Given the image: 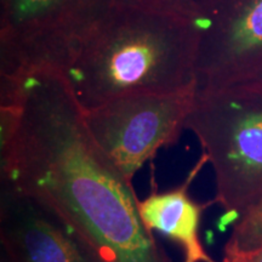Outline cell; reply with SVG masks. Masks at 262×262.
Listing matches in <instances>:
<instances>
[{
	"instance_id": "cell-1",
	"label": "cell",
	"mask_w": 262,
	"mask_h": 262,
	"mask_svg": "<svg viewBox=\"0 0 262 262\" xmlns=\"http://www.w3.org/2000/svg\"><path fill=\"white\" fill-rule=\"evenodd\" d=\"M19 100L17 131L0 145L2 183L60 219L98 262H172L143 224L133 182L91 139L64 75L29 73Z\"/></svg>"
},
{
	"instance_id": "cell-2",
	"label": "cell",
	"mask_w": 262,
	"mask_h": 262,
	"mask_svg": "<svg viewBox=\"0 0 262 262\" xmlns=\"http://www.w3.org/2000/svg\"><path fill=\"white\" fill-rule=\"evenodd\" d=\"M196 49L194 19L114 0L62 74L83 111L127 94L195 91Z\"/></svg>"
},
{
	"instance_id": "cell-3",
	"label": "cell",
	"mask_w": 262,
	"mask_h": 262,
	"mask_svg": "<svg viewBox=\"0 0 262 262\" xmlns=\"http://www.w3.org/2000/svg\"><path fill=\"white\" fill-rule=\"evenodd\" d=\"M185 129L214 169L221 224H234L262 199V80L195 91Z\"/></svg>"
},
{
	"instance_id": "cell-4",
	"label": "cell",
	"mask_w": 262,
	"mask_h": 262,
	"mask_svg": "<svg viewBox=\"0 0 262 262\" xmlns=\"http://www.w3.org/2000/svg\"><path fill=\"white\" fill-rule=\"evenodd\" d=\"M114 0H0V98L26 75L67 70Z\"/></svg>"
},
{
	"instance_id": "cell-5",
	"label": "cell",
	"mask_w": 262,
	"mask_h": 262,
	"mask_svg": "<svg viewBox=\"0 0 262 262\" xmlns=\"http://www.w3.org/2000/svg\"><path fill=\"white\" fill-rule=\"evenodd\" d=\"M194 95L195 91L123 95L84 111V122L97 148L133 182L160 148L178 142Z\"/></svg>"
},
{
	"instance_id": "cell-6",
	"label": "cell",
	"mask_w": 262,
	"mask_h": 262,
	"mask_svg": "<svg viewBox=\"0 0 262 262\" xmlns=\"http://www.w3.org/2000/svg\"><path fill=\"white\" fill-rule=\"evenodd\" d=\"M196 90L262 80V0H199Z\"/></svg>"
},
{
	"instance_id": "cell-7",
	"label": "cell",
	"mask_w": 262,
	"mask_h": 262,
	"mask_svg": "<svg viewBox=\"0 0 262 262\" xmlns=\"http://www.w3.org/2000/svg\"><path fill=\"white\" fill-rule=\"evenodd\" d=\"M2 262H98L47 208L11 186L0 191Z\"/></svg>"
},
{
	"instance_id": "cell-8",
	"label": "cell",
	"mask_w": 262,
	"mask_h": 262,
	"mask_svg": "<svg viewBox=\"0 0 262 262\" xmlns=\"http://www.w3.org/2000/svg\"><path fill=\"white\" fill-rule=\"evenodd\" d=\"M206 158L202 156L187 179L178 187L159 192L155 178H152V191L140 201L139 208L143 224L149 231H158L173 243L180 245L183 262H216L203 247L199 229L203 212L209 205L193 201L189 195L191 183Z\"/></svg>"
},
{
	"instance_id": "cell-9",
	"label": "cell",
	"mask_w": 262,
	"mask_h": 262,
	"mask_svg": "<svg viewBox=\"0 0 262 262\" xmlns=\"http://www.w3.org/2000/svg\"><path fill=\"white\" fill-rule=\"evenodd\" d=\"M222 262H245L262 249V199L234 222Z\"/></svg>"
},
{
	"instance_id": "cell-10",
	"label": "cell",
	"mask_w": 262,
	"mask_h": 262,
	"mask_svg": "<svg viewBox=\"0 0 262 262\" xmlns=\"http://www.w3.org/2000/svg\"><path fill=\"white\" fill-rule=\"evenodd\" d=\"M127 2L160 12L194 19L199 0H127Z\"/></svg>"
},
{
	"instance_id": "cell-11",
	"label": "cell",
	"mask_w": 262,
	"mask_h": 262,
	"mask_svg": "<svg viewBox=\"0 0 262 262\" xmlns=\"http://www.w3.org/2000/svg\"><path fill=\"white\" fill-rule=\"evenodd\" d=\"M245 262H262V249L257 251V253H255L253 256L250 258H248Z\"/></svg>"
}]
</instances>
